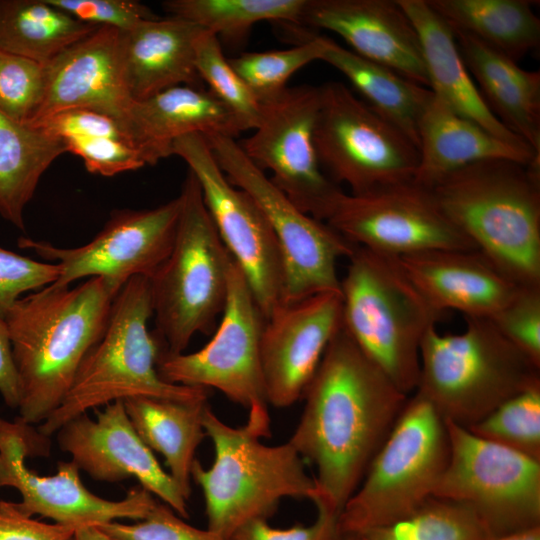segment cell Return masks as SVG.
<instances>
[{
	"instance_id": "cell-1",
	"label": "cell",
	"mask_w": 540,
	"mask_h": 540,
	"mask_svg": "<svg viewBox=\"0 0 540 540\" xmlns=\"http://www.w3.org/2000/svg\"><path fill=\"white\" fill-rule=\"evenodd\" d=\"M303 396L304 410L288 442L316 468L312 502L340 515L408 395L341 326Z\"/></svg>"
},
{
	"instance_id": "cell-2",
	"label": "cell",
	"mask_w": 540,
	"mask_h": 540,
	"mask_svg": "<svg viewBox=\"0 0 540 540\" xmlns=\"http://www.w3.org/2000/svg\"><path fill=\"white\" fill-rule=\"evenodd\" d=\"M121 288L97 276L73 288L51 284L15 302L4 320L18 378V419L42 423L60 405Z\"/></svg>"
},
{
	"instance_id": "cell-3",
	"label": "cell",
	"mask_w": 540,
	"mask_h": 540,
	"mask_svg": "<svg viewBox=\"0 0 540 540\" xmlns=\"http://www.w3.org/2000/svg\"><path fill=\"white\" fill-rule=\"evenodd\" d=\"M430 189L477 250L519 286H540V165L479 161Z\"/></svg>"
},
{
	"instance_id": "cell-4",
	"label": "cell",
	"mask_w": 540,
	"mask_h": 540,
	"mask_svg": "<svg viewBox=\"0 0 540 540\" xmlns=\"http://www.w3.org/2000/svg\"><path fill=\"white\" fill-rule=\"evenodd\" d=\"M153 315L150 279H129L113 300L106 328L81 362L60 405L38 427L49 437L69 420L133 397L207 400L202 387L170 384L156 369L160 345L148 330Z\"/></svg>"
},
{
	"instance_id": "cell-5",
	"label": "cell",
	"mask_w": 540,
	"mask_h": 540,
	"mask_svg": "<svg viewBox=\"0 0 540 540\" xmlns=\"http://www.w3.org/2000/svg\"><path fill=\"white\" fill-rule=\"evenodd\" d=\"M340 279L342 326L406 395L415 392L422 341L445 313L406 275L396 257L356 246Z\"/></svg>"
},
{
	"instance_id": "cell-6",
	"label": "cell",
	"mask_w": 540,
	"mask_h": 540,
	"mask_svg": "<svg viewBox=\"0 0 540 540\" xmlns=\"http://www.w3.org/2000/svg\"><path fill=\"white\" fill-rule=\"evenodd\" d=\"M465 329L426 333L416 391L445 420L476 424L509 398L540 384V366L512 344L489 318L464 317Z\"/></svg>"
},
{
	"instance_id": "cell-7",
	"label": "cell",
	"mask_w": 540,
	"mask_h": 540,
	"mask_svg": "<svg viewBox=\"0 0 540 540\" xmlns=\"http://www.w3.org/2000/svg\"><path fill=\"white\" fill-rule=\"evenodd\" d=\"M202 422L215 458L208 469L195 459L191 478L203 492L207 529L230 540L246 523L266 519L283 498L315 499V481L289 442L265 445L248 425H227L208 404Z\"/></svg>"
},
{
	"instance_id": "cell-8",
	"label": "cell",
	"mask_w": 540,
	"mask_h": 540,
	"mask_svg": "<svg viewBox=\"0 0 540 540\" xmlns=\"http://www.w3.org/2000/svg\"><path fill=\"white\" fill-rule=\"evenodd\" d=\"M181 209L173 248L149 278L155 335L160 354L184 353L196 333L210 334L228 293L232 255L188 170L179 194Z\"/></svg>"
},
{
	"instance_id": "cell-9",
	"label": "cell",
	"mask_w": 540,
	"mask_h": 540,
	"mask_svg": "<svg viewBox=\"0 0 540 540\" xmlns=\"http://www.w3.org/2000/svg\"><path fill=\"white\" fill-rule=\"evenodd\" d=\"M445 420L415 391L339 515L341 533L398 520L432 497L449 460Z\"/></svg>"
},
{
	"instance_id": "cell-10",
	"label": "cell",
	"mask_w": 540,
	"mask_h": 540,
	"mask_svg": "<svg viewBox=\"0 0 540 540\" xmlns=\"http://www.w3.org/2000/svg\"><path fill=\"white\" fill-rule=\"evenodd\" d=\"M221 321L200 350L159 354L156 369L170 384L215 388L248 410L247 425L261 437L270 435V417L260 361L265 319L245 274L232 259Z\"/></svg>"
},
{
	"instance_id": "cell-11",
	"label": "cell",
	"mask_w": 540,
	"mask_h": 540,
	"mask_svg": "<svg viewBox=\"0 0 540 540\" xmlns=\"http://www.w3.org/2000/svg\"><path fill=\"white\" fill-rule=\"evenodd\" d=\"M229 182L257 203L278 242L284 266L283 303L340 292L337 263L355 249L326 222L299 210L242 151L223 135L204 136Z\"/></svg>"
},
{
	"instance_id": "cell-12",
	"label": "cell",
	"mask_w": 540,
	"mask_h": 540,
	"mask_svg": "<svg viewBox=\"0 0 540 540\" xmlns=\"http://www.w3.org/2000/svg\"><path fill=\"white\" fill-rule=\"evenodd\" d=\"M445 422L450 455L432 497L469 507L491 537L540 526V461Z\"/></svg>"
},
{
	"instance_id": "cell-13",
	"label": "cell",
	"mask_w": 540,
	"mask_h": 540,
	"mask_svg": "<svg viewBox=\"0 0 540 540\" xmlns=\"http://www.w3.org/2000/svg\"><path fill=\"white\" fill-rule=\"evenodd\" d=\"M314 130L319 162L337 185L363 194L413 180L417 146L340 82L319 86Z\"/></svg>"
},
{
	"instance_id": "cell-14",
	"label": "cell",
	"mask_w": 540,
	"mask_h": 540,
	"mask_svg": "<svg viewBox=\"0 0 540 540\" xmlns=\"http://www.w3.org/2000/svg\"><path fill=\"white\" fill-rule=\"evenodd\" d=\"M48 438L18 418L10 422L0 416V487L19 491L22 501L14 503V508L20 515L38 514L76 529L148 516L157 500L140 485L124 499L111 501L83 485L79 469L71 460L58 462L57 472L49 476L27 468L26 457L48 455Z\"/></svg>"
},
{
	"instance_id": "cell-15",
	"label": "cell",
	"mask_w": 540,
	"mask_h": 540,
	"mask_svg": "<svg viewBox=\"0 0 540 540\" xmlns=\"http://www.w3.org/2000/svg\"><path fill=\"white\" fill-rule=\"evenodd\" d=\"M171 155L182 158L195 175L216 230L245 274L266 320L283 303L284 266L265 215L247 192L229 182L203 135L176 139Z\"/></svg>"
},
{
	"instance_id": "cell-16",
	"label": "cell",
	"mask_w": 540,
	"mask_h": 540,
	"mask_svg": "<svg viewBox=\"0 0 540 540\" xmlns=\"http://www.w3.org/2000/svg\"><path fill=\"white\" fill-rule=\"evenodd\" d=\"M319 105V87H288L261 105L255 132L239 145L260 170L271 171V182L299 210L325 222L343 191L326 175L316 152Z\"/></svg>"
},
{
	"instance_id": "cell-17",
	"label": "cell",
	"mask_w": 540,
	"mask_h": 540,
	"mask_svg": "<svg viewBox=\"0 0 540 540\" xmlns=\"http://www.w3.org/2000/svg\"><path fill=\"white\" fill-rule=\"evenodd\" d=\"M325 222L355 246L392 257L436 249H476L414 180L363 194L342 192Z\"/></svg>"
},
{
	"instance_id": "cell-18",
	"label": "cell",
	"mask_w": 540,
	"mask_h": 540,
	"mask_svg": "<svg viewBox=\"0 0 540 540\" xmlns=\"http://www.w3.org/2000/svg\"><path fill=\"white\" fill-rule=\"evenodd\" d=\"M181 209L180 197L153 209H121L111 213L102 230L87 244L60 248L20 237L18 246L44 261L57 263L55 286H70L86 277H105L123 286L135 276L151 278L169 256Z\"/></svg>"
},
{
	"instance_id": "cell-19",
	"label": "cell",
	"mask_w": 540,
	"mask_h": 540,
	"mask_svg": "<svg viewBox=\"0 0 540 540\" xmlns=\"http://www.w3.org/2000/svg\"><path fill=\"white\" fill-rule=\"evenodd\" d=\"M341 326V292L318 293L274 309L260 340L268 404L286 408L303 396Z\"/></svg>"
},
{
	"instance_id": "cell-20",
	"label": "cell",
	"mask_w": 540,
	"mask_h": 540,
	"mask_svg": "<svg viewBox=\"0 0 540 540\" xmlns=\"http://www.w3.org/2000/svg\"><path fill=\"white\" fill-rule=\"evenodd\" d=\"M96 413L95 420L83 413L60 427L59 448L94 480L119 482L136 478L141 487L187 519V500L135 431L123 401L109 403Z\"/></svg>"
},
{
	"instance_id": "cell-21",
	"label": "cell",
	"mask_w": 540,
	"mask_h": 540,
	"mask_svg": "<svg viewBox=\"0 0 540 540\" xmlns=\"http://www.w3.org/2000/svg\"><path fill=\"white\" fill-rule=\"evenodd\" d=\"M301 25L329 30L357 55L428 87L417 30L397 0H307Z\"/></svg>"
},
{
	"instance_id": "cell-22",
	"label": "cell",
	"mask_w": 540,
	"mask_h": 540,
	"mask_svg": "<svg viewBox=\"0 0 540 540\" xmlns=\"http://www.w3.org/2000/svg\"><path fill=\"white\" fill-rule=\"evenodd\" d=\"M120 39L121 31L98 27L45 64L44 95L34 124L62 110L87 108L115 119L124 130L133 100L124 82Z\"/></svg>"
},
{
	"instance_id": "cell-23",
	"label": "cell",
	"mask_w": 540,
	"mask_h": 540,
	"mask_svg": "<svg viewBox=\"0 0 540 540\" xmlns=\"http://www.w3.org/2000/svg\"><path fill=\"white\" fill-rule=\"evenodd\" d=\"M402 269L439 311L494 317L519 285L477 249H436L396 257Z\"/></svg>"
},
{
	"instance_id": "cell-24",
	"label": "cell",
	"mask_w": 540,
	"mask_h": 540,
	"mask_svg": "<svg viewBox=\"0 0 540 540\" xmlns=\"http://www.w3.org/2000/svg\"><path fill=\"white\" fill-rule=\"evenodd\" d=\"M124 131L146 165L171 156L173 142L187 134L234 138L244 129L234 113L209 89L176 86L133 101Z\"/></svg>"
},
{
	"instance_id": "cell-25",
	"label": "cell",
	"mask_w": 540,
	"mask_h": 540,
	"mask_svg": "<svg viewBox=\"0 0 540 540\" xmlns=\"http://www.w3.org/2000/svg\"><path fill=\"white\" fill-rule=\"evenodd\" d=\"M205 29L169 16L154 17L121 32L126 89L139 101L176 86L203 87L196 69V43Z\"/></svg>"
},
{
	"instance_id": "cell-26",
	"label": "cell",
	"mask_w": 540,
	"mask_h": 540,
	"mask_svg": "<svg viewBox=\"0 0 540 540\" xmlns=\"http://www.w3.org/2000/svg\"><path fill=\"white\" fill-rule=\"evenodd\" d=\"M419 160L413 180L431 188L467 165L493 159L540 165V154L489 133L432 95L418 126Z\"/></svg>"
},
{
	"instance_id": "cell-27",
	"label": "cell",
	"mask_w": 540,
	"mask_h": 540,
	"mask_svg": "<svg viewBox=\"0 0 540 540\" xmlns=\"http://www.w3.org/2000/svg\"><path fill=\"white\" fill-rule=\"evenodd\" d=\"M397 1L417 30L432 93L454 112L503 141L533 149L508 130L486 106L462 59L450 25L426 0Z\"/></svg>"
},
{
	"instance_id": "cell-28",
	"label": "cell",
	"mask_w": 540,
	"mask_h": 540,
	"mask_svg": "<svg viewBox=\"0 0 540 540\" xmlns=\"http://www.w3.org/2000/svg\"><path fill=\"white\" fill-rule=\"evenodd\" d=\"M462 59L492 114L540 154V72L453 29Z\"/></svg>"
},
{
	"instance_id": "cell-29",
	"label": "cell",
	"mask_w": 540,
	"mask_h": 540,
	"mask_svg": "<svg viewBox=\"0 0 540 540\" xmlns=\"http://www.w3.org/2000/svg\"><path fill=\"white\" fill-rule=\"evenodd\" d=\"M123 404L141 440L165 458L168 473L188 500L195 452L206 436L202 419L207 400L133 397Z\"/></svg>"
},
{
	"instance_id": "cell-30",
	"label": "cell",
	"mask_w": 540,
	"mask_h": 540,
	"mask_svg": "<svg viewBox=\"0 0 540 540\" xmlns=\"http://www.w3.org/2000/svg\"><path fill=\"white\" fill-rule=\"evenodd\" d=\"M321 61L341 72L366 104L418 148V126L433 93L394 70L367 60L326 37Z\"/></svg>"
},
{
	"instance_id": "cell-31",
	"label": "cell",
	"mask_w": 540,
	"mask_h": 540,
	"mask_svg": "<svg viewBox=\"0 0 540 540\" xmlns=\"http://www.w3.org/2000/svg\"><path fill=\"white\" fill-rule=\"evenodd\" d=\"M66 152L64 141L44 128L0 112V216L24 230V210L41 177Z\"/></svg>"
},
{
	"instance_id": "cell-32",
	"label": "cell",
	"mask_w": 540,
	"mask_h": 540,
	"mask_svg": "<svg viewBox=\"0 0 540 540\" xmlns=\"http://www.w3.org/2000/svg\"><path fill=\"white\" fill-rule=\"evenodd\" d=\"M451 28L517 62L540 44V19L530 0H426Z\"/></svg>"
},
{
	"instance_id": "cell-33",
	"label": "cell",
	"mask_w": 540,
	"mask_h": 540,
	"mask_svg": "<svg viewBox=\"0 0 540 540\" xmlns=\"http://www.w3.org/2000/svg\"><path fill=\"white\" fill-rule=\"evenodd\" d=\"M96 28L47 0H0V49L42 65Z\"/></svg>"
},
{
	"instance_id": "cell-34",
	"label": "cell",
	"mask_w": 540,
	"mask_h": 540,
	"mask_svg": "<svg viewBox=\"0 0 540 540\" xmlns=\"http://www.w3.org/2000/svg\"><path fill=\"white\" fill-rule=\"evenodd\" d=\"M307 0H167L162 3L170 14L214 33L218 39L238 41L252 26L275 21L301 26Z\"/></svg>"
},
{
	"instance_id": "cell-35",
	"label": "cell",
	"mask_w": 540,
	"mask_h": 540,
	"mask_svg": "<svg viewBox=\"0 0 540 540\" xmlns=\"http://www.w3.org/2000/svg\"><path fill=\"white\" fill-rule=\"evenodd\" d=\"M357 535L361 540H486L491 537L469 507L435 497L398 520Z\"/></svg>"
},
{
	"instance_id": "cell-36",
	"label": "cell",
	"mask_w": 540,
	"mask_h": 540,
	"mask_svg": "<svg viewBox=\"0 0 540 540\" xmlns=\"http://www.w3.org/2000/svg\"><path fill=\"white\" fill-rule=\"evenodd\" d=\"M292 30L298 38L294 47L248 52L228 59L260 105L277 99L288 88L287 82L296 71L321 60L326 37L303 31L300 26Z\"/></svg>"
},
{
	"instance_id": "cell-37",
	"label": "cell",
	"mask_w": 540,
	"mask_h": 540,
	"mask_svg": "<svg viewBox=\"0 0 540 540\" xmlns=\"http://www.w3.org/2000/svg\"><path fill=\"white\" fill-rule=\"evenodd\" d=\"M467 429L540 461V384L509 398Z\"/></svg>"
},
{
	"instance_id": "cell-38",
	"label": "cell",
	"mask_w": 540,
	"mask_h": 540,
	"mask_svg": "<svg viewBox=\"0 0 540 540\" xmlns=\"http://www.w3.org/2000/svg\"><path fill=\"white\" fill-rule=\"evenodd\" d=\"M195 64L202 82L234 113L244 131L255 129L262 106L224 56L218 37L208 30L196 43Z\"/></svg>"
},
{
	"instance_id": "cell-39",
	"label": "cell",
	"mask_w": 540,
	"mask_h": 540,
	"mask_svg": "<svg viewBox=\"0 0 540 540\" xmlns=\"http://www.w3.org/2000/svg\"><path fill=\"white\" fill-rule=\"evenodd\" d=\"M45 86L44 65L0 49V112L10 119L33 125Z\"/></svg>"
},
{
	"instance_id": "cell-40",
	"label": "cell",
	"mask_w": 540,
	"mask_h": 540,
	"mask_svg": "<svg viewBox=\"0 0 540 540\" xmlns=\"http://www.w3.org/2000/svg\"><path fill=\"white\" fill-rule=\"evenodd\" d=\"M491 320L512 344L540 366V286H520Z\"/></svg>"
},
{
	"instance_id": "cell-41",
	"label": "cell",
	"mask_w": 540,
	"mask_h": 540,
	"mask_svg": "<svg viewBox=\"0 0 540 540\" xmlns=\"http://www.w3.org/2000/svg\"><path fill=\"white\" fill-rule=\"evenodd\" d=\"M96 526L112 540H227L209 529L187 524L167 504L159 501L148 516L137 523L112 521Z\"/></svg>"
},
{
	"instance_id": "cell-42",
	"label": "cell",
	"mask_w": 540,
	"mask_h": 540,
	"mask_svg": "<svg viewBox=\"0 0 540 540\" xmlns=\"http://www.w3.org/2000/svg\"><path fill=\"white\" fill-rule=\"evenodd\" d=\"M60 275L57 263L37 261L0 246V318L23 293L53 284Z\"/></svg>"
},
{
	"instance_id": "cell-43",
	"label": "cell",
	"mask_w": 540,
	"mask_h": 540,
	"mask_svg": "<svg viewBox=\"0 0 540 540\" xmlns=\"http://www.w3.org/2000/svg\"><path fill=\"white\" fill-rule=\"evenodd\" d=\"M67 152L82 159L92 174L105 177L133 171L146 165L130 143L108 137H76L63 140Z\"/></svg>"
},
{
	"instance_id": "cell-44",
	"label": "cell",
	"mask_w": 540,
	"mask_h": 540,
	"mask_svg": "<svg viewBox=\"0 0 540 540\" xmlns=\"http://www.w3.org/2000/svg\"><path fill=\"white\" fill-rule=\"evenodd\" d=\"M76 20L95 27L128 31L143 20L156 17L135 0H47Z\"/></svg>"
},
{
	"instance_id": "cell-45",
	"label": "cell",
	"mask_w": 540,
	"mask_h": 540,
	"mask_svg": "<svg viewBox=\"0 0 540 540\" xmlns=\"http://www.w3.org/2000/svg\"><path fill=\"white\" fill-rule=\"evenodd\" d=\"M34 125L44 128L62 140L76 137H108L130 143L119 122L87 108L62 110Z\"/></svg>"
},
{
	"instance_id": "cell-46",
	"label": "cell",
	"mask_w": 540,
	"mask_h": 540,
	"mask_svg": "<svg viewBox=\"0 0 540 540\" xmlns=\"http://www.w3.org/2000/svg\"><path fill=\"white\" fill-rule=\"evenodd\" d=\"M315 506L317 517L310 525L280 529L269 525L266 519H256L239 528L230 540H339V515L321 505Z\"/></svg>"
},
{
	"instance_id": "cell-47",
	"label": "cell",
	"mask_w": 540,
	"mask_h": 540,
	"mask_svg": "<svg viewBox=\"0 0 540 540\" xmlns=\"http://www.w3.org/2000/svg\"><path fill=\"white\" fill-rule=\"evenodd\" d=\"M76 528L48 524L20 515L14 508L0 512V540H71Z\"/></svg>"
},
{
	"instance_id": "cell-48",
	"label": "cell",
	"mask_w": 540,
	"mask_h": 540,
	"mask_svg": "<svg viewBox=\"0 0 540 540\" xmlns=\"http://www.w3.org/2000/svg\"><path fill=\"white\" fill-rule=\"evenodd\" d=\"M0 394L9 408L17 409L19 386L6 321L0 318Z\"/></svg>"
},
{
	"instance_id": "cell-49",
	"label": "cell",
	"mask_w": 540,
	"mask_h": 540,
	"mask_svg": "<svg viewBox=\"0 0 540 540\" xmlns=\"http://www.w3.org/2000/svg\"><path fill=\"white\" fill-rule=\"evenodd\" d=\"M71 540H112L96 525L77 528Z\"/></svg>"
},
{
	"instance_id": "cell-50",
	"label": "cell",
	"mask_w": 540,
	"mask_h": 540,
	"mask_svg": "<svg viewBox=\"0 0 540 540\" xmlns=\"http://www.w3.org/2000/svg\"><path fill=\"white\" fill-rule=\"evenodd\" d=\"M486 540H540V526L506 535L490 537Z\"/></svg>"
},
{
	"instance_id": "cell-51",
	"label": "cell",
	"mask_w": 540,
	"mask_h": 540,
	"mask_svg": "<svg viewBox=\"0 0 540 540\" xmlns=\"http://www.w3.org/2000/svg\"><path fill=\"white\" fill-rule=\"evenodd\" d=\"M339 540H361V538L357 534L342 533Z\"/></svg>"
},
{
	"instance_id": "cell-52",
	"label": "cell",
	"mask_w": 540,
	"mask_h": 540,
	"mask_svg": "<svg viewBox=\"0 0 540 540\" xmlns=\"http://www.w3.org/2000/svg\"><path fill=\"white\" fill-rule=\"evenodd\" d=\"M12 509V502L0 500V512H9Z\"/></svg>"
}]
</instances>
